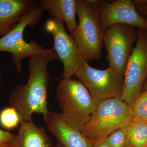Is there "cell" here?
Wrapping results in <instances>:
<instances>
[{"label": "cell", "instance_id": "cell-8", "mask_svg": "<svg viewBox=\"0 0 147 147\" xmlns=\"http://www.w3.org/2000/svg\"><path fill=\"white\" fill-rule=\"evenodd\" d=\"M137 36L134 27L123 24L112 25L104 32L103 44L108 53L106 59L110 67L122 77H124Z\"/></svg>", "mask_w": 147, "mask_h": 147}, {"label": "cell", "instance_id": "cell-13", "mask_svg": "<svg viewBox=\"0 0 147 147\" xmlns=\"http://www.w3.org/2000/svg\"><path fill=\"white\" fill-rule=\"evenodd\" d=\"M38 5L54 18L65 22L72 34L77 28L76 15L77 0H39Z\"/></svg>", "mask_w": 147, "mask_h": 147}, {"label": "cell", "instance_id": "cell-19", "mask_svg": "<svg viewBox=\"0 0 147 147\" xmlns=\"http://www.w3.org/2000/svg\"><path fill=\"white\" fill-rule=\"evenodd\" d=\"M14 135L0 129V143L12 144Z\"/></svg>", "mask_w": 147, "mask_h": 147}, {"label": "cell", "instance_id": "cell-4", "mask_svg": "<svg viewBox=\"0 0 147 147\" xmlns=\"http://www.w3.org/2000/svg\"><path fill=\"white\" fill-rule=\"evenodd\" d=\"M57 97L63 118L82 132L91 117L98 102L82 82L71 78L60 80Z\"/></svg>", "mask_w": 147, "mask_h": 147}, {"label": "cell", "instance_id": "cell-1", "mask_svg": "<svg viewBox=\"0 0 147 147\" xmlns=\"http://www.w3.org/2000/svg\"><path fill=\"white\" fill-rule=\"evenodd\" d=\"M50 61L40 54L30 57L29 76L26 85L16 86L9 95L12 107L18 111L22 121L31 119L34 113L41 114L44 118L49 113L47 103V87L51 77L47 71Z\"/></svg>", "mask_w": 147, "mask_h": 147}, {"label": "cell", "instance_id": "cell-11", "mask_svg": "<svg viewBox=\"0 0 147 147\" xmlns=\"http://www.w3.org/2000/svg\"><path fill=\"white\" fill-rule=\"evenodd\" d=\"M47 128L64 147H93L81 131L69 124L61 114L49 112L44 119Z\"/></svg>", "mask_w": 147, "mask_h": 147}, {"label": "cell", "instance_id": "cell-3", "mask_svg": "<svg viewBox=\"0 0 147 147\" xmlns=\"http://www.w3.org/2000/svg\"><path fill=\"white\" fill-rule=\"evenodd\" d=\"M100 2L77 0L76 14L79 22L71 35L87 62L99 60L101 58L104 32L99 22Z\"/></svg>", "mask_w": 147, "mask_h": 147}, {"label": "cell", "instance_id": "cell-22", "mask_svg": "<svg viewBox=\"0 0 147 147\" xmlns=\"http://www.w3.org/2000/svg\"><path fill=\"white\" fill-rule=\"evenodd\" d=\"M0 147H13V146L12 144H8L0 143Z\"/></svg>", "mask_w": 147, "mask_h": 147}, {"label": "cell", "instance_id": "cell-5", "mask_svg": "<svg viewBox=\"0 0 147 147\" xmlns=\"http://www.w3.org/2000/svg\"><path fill=\"white\" fill-rule=\"evenodd\" d=\"M43 12L39 6L28 11L12 31L0 38V52L11 54V60L18 74L22 72L21 61L32 55H42L50 62L58 58L53 49H45L33 40L27 42L24 39L25 29L28 26L34 27L42 18Z\"/></svg>", "mask_w": 147, "mask_h": 147}, {"label": "cell", "instance_id": "cell-24", "mask_svg": "<svg viewBox=\"0 0 147 147\" xmlns=\"http://www.w3.org/2000/svg\"><path fill=\"white\" fill-rule=\"evenodd\" d=\"M54 147H64L61 144H60V143H59L57 146H55Z\"/></svg>", "mask_w": 147, "mask_h": 147}, {"label": "cell", "instance_id": "cell-10", "mask_svg": "<svg viewBox=\"0 0 147 147\" xmlns=\"http://www.w3.org/2000/svg\"><path fill=\"white\" fill-rule=\"evenodd\" d=\"M99 9V22L103 32L110 26L118 24L147 30V22L132 1L117 0L111 3L101 1Z\"/></svg>", "mask_w": 147, "mask_h": 147}, {"label": "cell", "instance_id": "cell-6", "mask_svg": "<svg viewBox=\"0 0 147 147\" xmlns=\"http://www.w3.org/2000/svg\"><path fill=\"white\" fill-rule=\"evenodd\" d=\"M74 76L79 79L97 102L121 98L124 78L110 67L104 70L98 69L85 61Z\"/></svg>", "mask_w": 147, "mask_h": 147}, {"label": "cell", "instance_id": "cell-2", "mask_svg": "<svg viewBox=\"0 0 147 147\" xmlns=\"http://www.w3.org/2000/svg\"><path fill=\"white\" fill-rule=\"evenodd\" d=\"M134 118L131 106L120 98L102 100L97 102L82 132L94 146L116 130L125 128Z\"/></svg>", "mask_w": 147, "mask_h": 147}, {"label": "cell", "instance_id": "cell-17", "mask_svg": "<svg viewBox=\"0 0 147 147\" xmlns=\"http://www.w3.org/2000/svg\"><path fill=\"white\" fill-rule=\"evenodd\" d=\"M131 107L134 118L147 121V90L142 92Z\"/></svg>", "mask_w": 147, "mask_h": 147}, {"label": "cell", "instance_id": "cell-26", "mask_svg": "<svg viewBox=\"0 0 147 147\" xmlns=\"http://www.w3.org/2000/svg\"><path fill=\"white\" fill-rule=\"evenodd\" d=\"M127 147H134L132 146H131V145H129V146H128Z\"/></svg>", "mask_w": 147, "mask_h": 147}, {"label": "cell", "instance_id": "cell-21", "mask_svg": "<svg viewBox=\"0 0 147 147\" xmlns=\"http://www.w3.org/2000/svg\"><path fill=\"white\" fill-rule=\"evenodd\" d=\"M93 147H110L106 142V139L94 145Z\"/></svg>", "mask_w": 147, "mask_h": 147}, {"label": "cell", "instance_id": "cell-14", "mask_svg": "<svg viewBox=\"0 0 147 147\" xmlns=\"http://www.w3.org/2000/svg\"><path fill=\"white\" fill-rule=\"evenodd\" d=\"M21 124L12 142L13 147H53L43 129L37 127L32 119L22 121Z\"/></svg>", "mask_w": 147, "mask_h": 147}, {"label": "cell", "instance_id": "cell-15", "mask_svg": "<svg viewBox=\"0 0 147 147\" xmlns=\"http://www.w3.org/2000/svg\"><path fill=\"white\" fill-rule=\"evenodd\" d=\"M134 147H147V121L134 118L124 128Z\"/></svg>", "mask_w": 147, "mask_h": 147}, {"label": "cell", "instance_id": "cell-7", "mask_svg": "<svg viewBox=\"0 0 147 147\" xmlns=\"http://www.w3.org/2000/svg\"><path fill=\"white\" fill-rule=\"evenodd\" d=\"M137 40L127 65L121 99L131 106L147 79V30L138 28Z\"/></svg>", "mask_w": 147, "mask_h": 147}, {"label": "cell", "instance_id": "cell-18", "mask_svg": "<svg viewBox=\"0 0 147 147\" xmlns=\"http://www.w3.org/2000/svg\"><path fill=\"white\" fill-rule=\"evenodd\" d=\"M106 140L110 147H127L130 145L124 128L114 131L106 138Z\"/></svg>", "mask_w": 147, "mask_h": 147}, {"label": "cell", "instance_id": "cell-16", "mask_svg": "<svg viewBox=\"0 0 147 147\" xmlns=\"http://www.w3.org/2000/svg\"><path fill=\"white\" fill-rule=\"evenodd\" d=\"M21 123V119L18 111L13 107L7 108L0 113V124L4 128L10 129Z\"/></svg>", "mask_w": 147, "mask_h": 147}, {"label": "cell", "instance_id": "cell-9", "mask_svg": "<svg viewBox=\"0 0 147 147\" xmlns=\"http://www.w3.org/2000/svg\"><path fill=\"white\" fill-rule=\"evenodd\" d=\"M46 31L54 38L53 49L62 62L63 72L61 77L69 79L86 61L76 45L73 36L66 31L64 22L54 17L47 19Z\"/></svg>", "mask_w": 147, "mask_h": 147}, {"label": "cell", "instance_id": "cell-20", "mask_svg": "<svg viewBox=\"0 0 147 147\" xmlns=\"http://www.w3.org/2000/svg\"><path fill=\"white\" fill-rule=\"evenodd\" d=\"M139 13L144 17L147 16V5H134Z\"/></svg>", "mask_w": 147, "mask_h": 147}, {"label": "cell", "instance_id": "cell-23", "mask_svg": "<svg viewBox=\"0 0 147 147\" xmlns=\"http://www.w3.org/2000/svg\"><path fill=\"white\" fill-rule=\"evenodd\" d=\"M146 90H147V79L146 80V82H145L144 84V86H143L142 91Z\"/></svg>", "mask_w": 147, "mask_h": 147}, {"label": "cell", "instance_id": "cell-25", "mask_svg": "<svg viewBox=\"0 0 147 147\" xmlns=\"http://www.w3.org/2000/svg\"><path fill=\"white\" fill-rule=\"evenodd\" d=\"M145 18V19H146V21L147 22V16H146V17H144Z\"/></svg>", "mask_w": 147, "mask_h": 147}, {"label": "cell", "instance_id": "cell-12", "mask_svg": "<svg viewBox=\"0 0 147 147\" xmlns=\"http://www.w3.org/2000/svg\"><path fill=\"white\" fill-rule=\"evenodd\" d=\"M38 6L35 0H0V38L12 31L27 12Z\"/></svg>", "mask_w": 147, "mask_h": 147}]
</instances>
